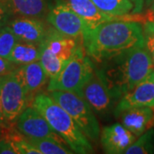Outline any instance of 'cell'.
Listing matches in <instances>:
<instances>
[{
	"instance_id": "4316f807",
	"label": "cell",
	"mask_w": 154,
	"mask_h": 154,
	"mask_svg": "<svg viewBox=\"0 0 154 154\" xmlns=\"http://www.w3.org/2000/svg\"><path fill=\"white\" fill-rule=\"evenodd\" d=\"M134 5L132 14H140L143 11L146 0H130Z\"/></svg>"
},
{
	"instance_id": "7c38bea8",
	"label": "cell",
	"mask_w": 154,
	"mask_h": 154,
	"mask_svg": "<svg viewBox=\"0 0 154 154\" xmlns=\"http://www.w3.org/2000/svg\"><path fill=\"white\" fill-rule=\"evenodd\" d=\"M134 107H151L154 109L153 72L131 91L122 96L113 113L116 116L123 110Z\"/></svg>"
},
{
	"instance_id": "4dcf8cb0",
	"label": "cell",
	"mask_w": 154,
	"mask_h": 154,
	"mask_svg": "<svg viewBox=\"0 0 154 154\" xmlns=\"http://www.w3.org/2000/svg\"><path fill=\"white\" fill-rule=\"evenodd\" d=\"M1 79H2V76H0V81H1Z\"/></svg>"
},
{
	"instance_id": "9c48e42d",
	"label": "cell",
	"mask_w": 154,
	"mask_h": 154,
	"mask_svg": "<svg viewBox=\"0 0 154 154\" xmlns=\"http://www.w3.org/2000/svg\"><path fill=\"white\" fill-rule=\"evenodd\" d=\"M46 21L50 25L68 37L83 39V35L88 30L86 23L64 0H57L50 8Z\"/></svg>"
},
{
	"instance_id": "83f0119b",
	"label": "cell",
	"mask_w": 154,
	"mask_h": 154,
	"mask_svg": "<svg viewBox=\"0 0 154 154\" xmlns=\"http://www.w3.org/2000/svg\"><path fill=\"white\" fill-rule=\"evenodd\" d=\"M0 82H1V81H0ZM5 124L7 123L5 120V116H4V113H3V106H2V101H1V85H0V125L3 126Z\"/></svg>"
},
{
	"instance_id": "e0dca14e",
	"label": "cell",
	"mask_w": 154,
	"mask_h": 154,
	"mask_svg": "<svg viewBox=\"0 0 154 154\" xmlns=\"http://www.w3.org/2000/svg\"><path fill=\"white\" fill-rule=\"evenodd\" d=\"M9 6L13 17L46 18L50 11L46 0H4Z\"/></svg>"
},
{
	"instance_id": "ac0fdd59",
	"label": "cell",
	"mask_w": 154,
	"mask_h": 154,
	"mask_svg": "<svg viewBox=\"0 0 154 154\" xmlns=\"http://www.w3.org/2000/svg\"><path fill=\"white\" fill-rule=\"evenodd\" d=\"M41 51L42 43L33 44L18 41L11 51L8 59L17 66L25 65L40 60Z\"/></svg>"
},
{
	"instance_id": "30bf717a",
	"label": "cell",
	"mask_w": 154,
	"mask_h": 154,
	"mask_svg": "<svg viewBox=\"0 0 154 154\" xmlns=\"http://www.w3.org/2000/svg\"><path fill=\"white\" fill-rule=\"evenodd\" d=\"M17 128L28 139L51 138L63 140L51 128L43 115L33 105H28L16 121Z\"/></svg>"
},
{
	"instance_id": "7a4b0ae2",
	"label": "cell",
	"mask_w": 154,
	"mask_h": 154,
	"mask_svg": "<svg viewBox=\"0 0 154 154\" xmlns=\"http://www.w3.org/2000/svg\"><path fill=\"white\" fill-rule=\"evenodd\" d=\"M99 70L117 101L153 72L154 63L145 45L103 63Z\"/></svg>"
},
{
	"instance_id": "5b68a950",
	"label": "cell",
	"mask_w": 154,
	"mask_h": 154,
	"mask_svg": "<svg viewBox=\"0 0 154 154\" xmlns=\"http://www.w3.org/2000/svg\"><path fill=\"white\" fill-rule=\"evenodd\" d=\"M83 39H76L49 28L47 36L42 42L40 63L49 79L57 75L74 55Z\"/></svg>"
},
{
	"instance_id": "5bb4252c",
	"label": "cell",
	"mask_w": 154,
	"mask_h": 154,
	"mask_svg": "<svg viewBox=\"0 0 154 154\" xmlns=\"http://www.w3.org/2000/svg\"><path fill=\"white\" fill-rule=\"evenodd\" d=\"M135 140L136 136L120 122L105 127L100 134L103 149L109 154L124 153Z\"/></svg>"
},
{
	"instance_id": "484cf974",
	"label": "cell",
	"mask_w": 154,
	"mask_h": 154,
	"mask_svg": "<svg viewBox=\"0 0 154 154\" xmlns=\"http://www.w3.org/2000/svg\"><path fill=\"white\" fill-rule=\"evenodd\" d=\"M17 67L16 64L11 63L9 59L0 57V76L7 75L8 73L14 70Z\"/></svg>"
},
{
	"instance_id": "8fae6325",
	"label": "cell",
	"mask_w": 154,
	"mask_h": 154,
	"mask_svg": "<svg viewBox=\"0 0 154 154\" xmlns=\"http://www.w3.org/2000/svg\"><path fill=\"white\" fill-rule=\"evenodd\" d=\"M11 28L18 41L41 44L49 31L43 20L25 17H13L6 25Z\"/></svg>"
},
{
	"instance_id": "9a60e30c",
	"label": "cell",
	"mask_w": 154,
	"mask_h": 154,
	"mask_svg": "<svg viewBox=\"0 0 154 154\" xmlns=\"http://www.w3.org/2000/svg\"><path fill=\"white\" fill-rule=\"evenodd\" d=\"M128 130L139 137L153 125L154 109L151 107H134L121 111L115 116Z\"/></svg>"
},
{
	"instance_id": "d4e9b609",
	"label": "cell",
	"mask_w": 154,
	"mask_h": 154,
	"mask_svg": "<svg viewBox=\"0 0 154 154\" xmlns=\"http://www.w3.org/2000/svg\"><path fill=\"white\" fill-rule=\"evenodd\" d=\"M0 154H18L15 145L10 140L0 138Z\"/></svg>"
},
{
	"instance_id": "52a82bcc",
	"label": "cell",
	"mask_w": 154,
	"mask_h": 154,
	"mask_svg": "<svg viewBox=\"0 0 154 154\" xmlns=\"http://www.w3.org/2000/svg\"><path fill=\"white\" fill-rule=\"evenodd\" d=\"M17 68L3 75L0 82L3 113L7 124L17 121L18 116L31 103Z\"/></svg>"
},
{
	"instance_id": "f546056e",
	"label": "cell",
	"mask_w": 154,
	"mask_h": 154,
	"mask_svg": "<svg viewBox=\"0 0 154 154\" xmlns=\"http://www.w3.org/2000/svg\"><path fill=\"white\" fill-rule=\"evenodd\" d=\"M154 0H146V3H147V5H149L150 3H153Z\"/></svg>"
},
{
	"instance_id": "3957f363",
	"label": "cell",
	"mask_w": 154,
	"mask_h": 154,
	"mask_svg": "<svg viewBox=\"0 0 154 154\" xmlns=\"http://www.w3.org/2000/svg\"><path fill=\"white\" fill-rule=\"evenodd\" d=\"M30 105H33L43 115L51 128L63 140L74 153L94 152L91 141L85 136L71 116L49 94L38 93L33 97Z\"/></svg>"
},
{
	"instance_id": "f1b7e54d",
	"label": "cell",
	"mask_w": 154,
	"mask_h": 154,
	"mask_svg": "<svg viewBox=\"0 0 154 154\" xmlns=\"http://www.w3.org/2000/svg\"><path fill=\"white\" fill-rule=\"evenodd\" d=\"M151 12L152 13V15H153V17H154V2L152 3V6H151Z\"/></svg>"
},
{
	"instance_id": "ba28073f",
	"label": "cell",
	"mask_w": 154,
	"mask_h": 154,
	"mask_svg": "<svg viewBox=\"0 0 154 154\" xmlns=\"http://www.w3.org/2000/svg\"><path fill=\"white\" fill-rule=\"evenodd\" d=\"M76 94L88 102L95 113L101 116L109 113L116 102H118L99 69L94 70L92 76Z\"/></svg>"
},
{
	"instance_id": "d6986e66",
	"label": "cell",
	"mask_w": 154,
	"mask_h": 154,
	"mask_svg": "<svg viewBox=\"0 0 154 154\" xmlns=\"http://www.w3.org/2000/svg\"><path fill=\"white\" fill-rule=\"evenodd\" d=\"M93 2L100 11L113 17H129L134 9L130 0H93Z\"/></svg>"
},
{
	"instance_id": "6da1fadb",
	"label": "cell",
	"mask_w": 154,
	"mask_h": 154,
	"mask_svg": "<svg viewBox=\"0 0 154 154\" xmlns=\"http://www.w3.org/2000/svg\"><path fill=\"white\" fill-rule=\"evenodd\" d=\"M91 60L103 63L138 45H144L143 27L131 19H116L101 24L83 35Z\"/></svg>"
},
{
	"instance_id": "836d02e7",
	"label": "cell",
	"mask_w": 154,
	"mask_h": 154,
	"mask_svg": "<svg viewBox=\"0 0 154 154\" xmlns=\"http://www.w3.org/2000/svg\"><path fill=\"white\" fill-rule=\"evenodd\" d=\"M153 75H154V71H153Z\"/></svg>"
},
{
	"instance_id": "cb8c5ba5",
	"label": "cell",
	"mask_w": 154,
	"mask_h": 154,
	"mask_svg": "<svg viewBox=\"0 0 154 154\" xmlns=\"http://www.w3.org/2000/svg\"><path fill=\"white\" fill-rule=\"evenodd\" d=\"M12 17L13 15L9 6L4 0H0V28L6 26Z\"/></svg>"
},
{
	"instance_id": "44dd1931",
	"label": "cell",
	"mask_w": 154,
	"mask_h": 154,
	"mask_svg": "<svg viewBox=\"0 0 154 154\" xmlns=\"http://www.w3.org/2000/svg\"><path fill=\"white\" fill-rule=\"evenodd\" d=\"M126 154L154 153V130L149 128L147 131L140 135L126 151Z\"/></svg>"
},
{
	"instance_id": "ffe728a7",
	"label": "cell",
	"mask_w": 154,
	"mask_h": 154,
	"mask_svg": "<svg viewBox=\"0 0 154 154\" xmlns=\"http://www.w3.org/2000/svg\"><path fill=\"white\" fill-rule=\"evenodd\" d=\"M28 139V138H27ZM40 154H72L74 152L64 141L51 138L28 139Z\"/></svg>"
},
{
	"instance_id": "7402d4cb",
	"label": "cell",
	"mask_w": 154,
	"mask_h": 154,
	"mask_svg": "<svg viewBox=\"0 0 154 154\" xmlns=\"http://www.w3.org/2000/svg\"><path fill=\"white\" fill-rule=\"evenodd\" d=\"M18 39L8 26L0 28V57L7 58Z\"/></svg>"
},
{
	"instance_id": "2e32d148",
	"label": "cell",
	"mask_w": 154,
	"mask_h": 154,
	"mask_svg": "<svg viewBox=\"0 0 154 154\" xmlns=\"http://www.w3.org/2000/svg\"><path fill=\"white\" fill-rule=\"evenodd\" d=\"M17 70L32 102L33 97L39 93V90L46 84L49 77L45 71L40 61L17 66Z\"/></svg>"
},
{
	"instance_id": "d6a6232c",
	"label": "cell",
	"mask_w": 154,
	"mask_h": 154,
	"mask_svg": "<svg viewBox=\"0 0 154 154\" xmlns=\"http://www.w3.org/2000/svg\"><path fill=\"white\" fill-rule=\"evenodd\" d=\"M153 126H154V122H153Z\"/></svg>"
},
{
	"instance_id": "603a6c76",
	"label": "cell",
	"mask_w": 154,
	"mask_h": 154,
	"mask_svg": "<svg viewBox=\"0 0 154 154\" xmlns=\"http://www.w3.org/2000/svg\"><path fill=\"white\" fill-rule=\"evenodd\" d=\"M144 45L154 63V21H147L143 26Z\"/></svg>"
},
{
	"instance_id": "277c9868",
	"label": "cell",
	"mask_w": 154,
	"mask_h": 154,
	"mask_svg": "<svg viewBox=\"0 0 154 154\" xmlns=\"http://www.w3.org/2000/svg\"><path fill=\"white\" fill-rule=\"evenodd\" d=\"M95 68L89 56L87 54L83 41L61 71L49 79L48 92L64 91L77 93L94 74Z\"/></svg>"
},
{
	"instance_id": "8992f818",
	"label": "cell",
	"mask_w": 154,
	"mask_h": 154,
	"mask_svg": "<svg viewBox=\"0 0 154 154\" xmlns=\"http://www.w3.org/2000/svg\"><path fill=\"white\" fill-rule=\"evenodd\" d=\"M48 94L71 116L90 141L96 142L99 140L100 137L99 122L94 110L85 99L73 92L52 91L48 92Z\"/></svg>"
},
{
	"instance_id": "4fadbf2b",
	"label": "cell",
	"mask_w": 154,
	"mask_h": 154,
	"mask_svg": "<svg viewBox=\"0 0 154 154\" xmlns=\"http://www.w3.org/2000/svg\"><path fill=\"white\" fill-rule=\"evenodd\" d=\"M68 5L86 23L88 30H93L98 28L105 22L116 19H137V14H131L128 17H117L107 15L100 11L93 0H64ZM134 21V20H133Z\"/></svg>"
},
{
	"instance_id": "1f68e13d",
	"label": "cell",
	"mask_w": 154,
	"mask_h": 154,
	"mask_svg": "<svg viewBox=\"0 0 154 154\" xmlns=\"http://www.w3.org/2000/svg\"><path fill=\"white\" fill-rule=\"evenodd\" d=\"M0 138H1V131H0Z\"/></svg>"
}]
</instances>
